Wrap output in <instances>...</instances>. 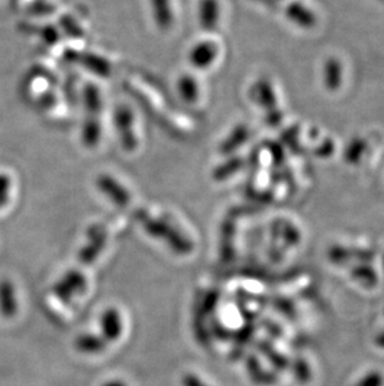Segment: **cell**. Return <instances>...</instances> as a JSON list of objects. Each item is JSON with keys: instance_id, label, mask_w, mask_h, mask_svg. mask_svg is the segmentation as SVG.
I'll list each match as a JSON object with an SVG mask.
<instances>
[{"instance_id": "obj_3", "label": "cell", "mask_w": 384, "mask_h": 386, "mask_svg": "<svg viewBox=\"0 0 384 386\" xmlns=\"http://www.w3.org/2000/svg\"><path fill=\"white\" fill-rule=\"evenodd\" d=\"M115 118H116L119 133L124 140V146L130 150V148H133L136 144L133 129H130V125H133V114L128 108H119Z\"/></svg>"}, {"instance_id": "obj_1", "label": "cell", "mask_w": 384, "mask_h": 386, "mask_svg": "<svg viewBox=\"0 0 384 386\" xmlns=\"http://www.w3.org/2000/svg\"><path fill=\"white\" fill-rule=\"evenodd\" d=\"M217 47L211 41H200L190 52L189 60L194 67L205 69L214 64L217 57Z\"/></svg>"}, {"instance_id": "obj_4", "label": "cell", "mask_w": 384, "mask_h": 386, "mask_svg": "<svg viewBox=\"0 0 384 386\" xmlns=\"http://www.w3.org/2000/svg\"><path fill=\"white\" fill-rule=\"evenodd\" d=\"M153 6L154 21L159 28L168 31L174 23V11L171 0H150Z\"/></svg>"}, {"instance_id": "obj_6", "label": "cell", "mask_w": 384, "mask_h": 386, "mask_svg": "<svg viewBox=\"0 0 384 386\" xmlns=\"http://www.w3.org/2000/svg\"><path fill=\"white\" fill-rule=\"evenodd\" d=\"M0 310L4 315H11L16 310L13 290L11 285L6 282L0 283Z\"/></svg>"}, {"instance_id": "obj_7", "label": "cell", "mask_w": 384, "mask_h": 386, "mask_svg": "<svg viewBox=\"0 0 384 386\" xmlns=\"http://www.w3.org/2000/svg\"><path fill=\"white\" fill-rule=\"evenodd\" d=\"M9 200V194H0V208L6 205Z\"/></svg>"}, {"instance_id": "obj_5", "label": "cell", "mask_w": 384, "mask_h": 386, "mask_svg": "<svg viewBox=\"0 0 384 386\" xmlns=\"http://www.w3.org/2000/svg\"><path fill=\"white\" fill-rule=\"evenodd\" d=\"M177 89H179L180 97L187 103H195L199 98V94H200L197 82L194 77H190V75L180 77Z\"/></svg>"}, {"instance_id": "obj_2", "label": "cell", "mask_w": 384, "mask_h": 386, "mask_svg": "<svg viewBox=\"0 0 384 386\" xmlns=\"http://www.w3.org/2000/svg\"><path fill=\"white\" fill-rule=\"evenodd\" d=\"M220 18L219 0H200L199 3V21L205 31L216 28Z\"/></svg>"}]
</instances>
